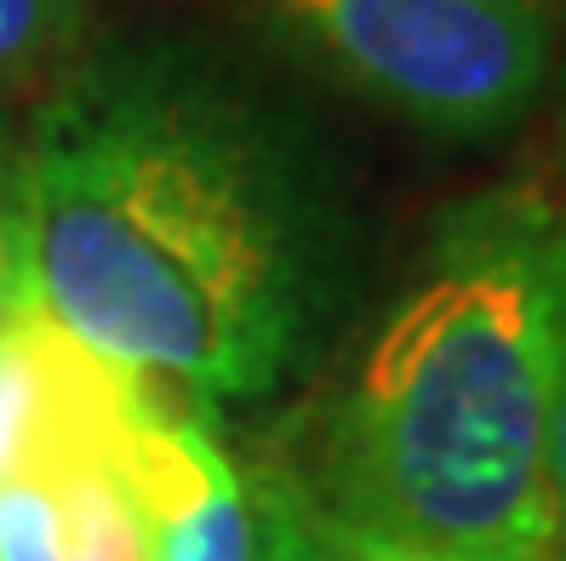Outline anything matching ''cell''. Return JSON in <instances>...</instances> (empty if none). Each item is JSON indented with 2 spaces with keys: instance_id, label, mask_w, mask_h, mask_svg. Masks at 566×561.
I'll use <instances>...</instances> for the list:
<instances>
[{
  "instance_id": "277c9868",
  "label": "cell",
  "mask_w": 566,
  "mask_h": 561,
  "mask_svg": "<svg viewBox=\"0 0 566 561\" xmlns=\"http://www.w3.org/2000/svg\"><path fill=\"white\" fill-rule=\"evenodd\" d=\"M120 465L149 516V561H297L310 527L304 481L235 465L166 384L132 424Z\"/></svg>"
},
{
  "instance_id": "3957f363",
  "label": "cell",
  "mask_w": 566,
  "mask_h": 561,
  "mask_svg": "<svg viewBox=\"0 0 566 561\" xmlns=\"http://www.w3.org/2000/svg\"><path fill=\"white\" fill-rule=\"evenodd\" d=\"M326 81L447 144H486L549 86L538 0H247Z\"/></svg>"
},
{
  "instance_id": "30bf717a",
  "label": "cell",
  "mask_w": 566,
  "mask_h": 561,
  "mask_svg": "<svg viewBox=\"0 0 566 561\" xmlns=\"http://www.w3.org/2000/svg\"><path fill=\"white\" fill-rule=\"evenodd\" d=\"M549 492H555L560 550H566V326H560V384H555V424H549Z\"/></svg>"
},
{
  "instance_id": "ba28073f",
  "label": "cell",
  "mask_w": 566,
  "mask_h": 561,
  "mask_svg": "<svg viewBox=\"0 0 566 561\" xmlns=\"http://www.w3.org/2000/svg\"><path fill=\"white\" fill-rule=\"evenodd\" d=\"M0 561H70L52 487L35 470L0 481Z\"/></svg>"
},
{
  "instance_id": "7a4b0ae2",
  "label": "cell",
  "mask_w": 566,
  "mask_h": 561,
  "mask_svg": "<svg viewBox=\"0 0 566 561\" xmlns=\"http://www.w3.org/2000/svg\"><path fill=\"white\" fill-rule=\"evenodd\" d=\"M560 326L566 195L497 184L447 207L326 418L310 505L447 561H555Z\"/></svg>"
},
{
  "instance_id": "5b68a950",
  "label": "cell",
  "mask_w": 566,
  "mask_h": 561,
  "mask_svg": "<svg viewBox=\"0 0 566 561\" xmlns=\"http://www.w3.org/2000/svg\"><path fill=\"white\" fill-rule=\"evenodd\" d=\"M52 333L41 310L0 315V481L29 470L46 430V389H52Z\"/></svg>"
},
{
  "instance_id": "6da1fadb",
  "label": "cell",
  "mask_w": 566,
  "mask_h": 561,
  "mask_svg": "<svg viewBox=\"0 0 566 561\" xmlns=\"http://www.w3.org/2000/svg\"><path fill=\"white\" fill-rule=\"evenodd\" d=\"M35 304L115 367L258 395L326 287L321 178L247 97L178 58L70 70L23 138Z\"/></svg>"
},
{
  "instance_id": "8992f818",
  "label": "cell",
  "mask_w": 566,
  "mask_h": 561,
  "mask_svg": "<svg viewBox=\"0 0 566 561\" xmlns=\"http://www.w3.org/2000/svg\"><path fill=\"white\" fill-rule=\"evenodd\" d=\"M86 35V0H0V92L70 75Z\"/></svg>"
},
{
  "instance_id": "52a82bcc",
  "label": "cell",
  "mask_w": 566,
  "mask_h": 561,
  "mask_svg": "<svg viewBox=\"0 0 566 561\" xmlns=\"http://www.w3.org/2000/svg\"><path fill=\"white\" fill-rule=\"evenodd\" d=\"M35 304V276H29V173H23V138L0 121V315H23Z\"/></svg>"
},
{
  "instance_id": "9c48e42d",
  "label": "cell",
  "mask_w": 566,
  "mask_h": 561,
  "mask_svg": "<svg viewBox=\"0 0 566 561\" xmlns=\"http://www.w3.org/2000/svg\"><path fill=\"white\" fill-rule=\"evenodd\" d=\"M297 561H447V555H423V550H401V544L373 539V533H355V527L332 521L310 505V527H304V544H297Z\"/></svg>"
}]
</instances>
